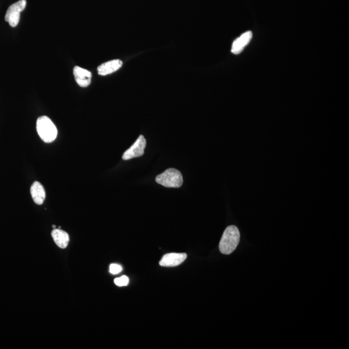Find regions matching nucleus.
I'll return each mask as SVG.
<instances>
[{"instance_id":"obj_9","label":"nucleus","mask_w":349,"mask_h":349,"mask_svg":"<svg viewBox=\"0 0 349 349\" xmlns=\"http://www.w3.org/2000/svg\"><path fill=\"white\" fill-rule=\"evenodd\" d=\"M122 64L123 63L120 60H113L105 62L98 67V73L102 76L113 73L122 67Z\"/></svg>"},{"instance_id":"obj_5","label":"nucleus","mask_w":349,"mask_h":349,"mask_svg":"<svg viewBox=\"0 0 349 349\" xmlns=\"http://www.w3.org/2000/svg\"><path fill=\"white\" fill-rule=\"evenodd\" d=\"M145 146H146V140L144 137L139 136L136 142L124 153L122 159L127 161L134 158L141 157L144 155Z\"/></svg>"},{"instance_id":"obj_4","label":"nucleus","mask_w":349,"mask_h":349,"mask_svg":"<svg viewBox=\"0 0 349 349\" xmlns=\"http://www.w3.org/2000/svg\"><path fill=\"white\" fill-rule=\"evenodd\" d=\"M27 5L26 0H20L12 4L6 12L5 20L10 26L15 28L19 23L20 12L25 9Z\"/></svg>"},{"instance_id":"obj_10","label":"nucleus","mask_w":349,"mask_h":349,"mask_svg":"<svg viewBox=\"0 0 349 349\" xmlns=\"http://www.w3.org/2000/svg\"><path fill=\"white\" fill-rule=\"evenodd\" d=\"M31 197L36 205H41L45 199V191L42 184L38 181L35 182L31 188Z\"/></svg>"},{"instance_id":"obj_11","label":"nucleus","mask_w":349,"mask_h":349,"mask_svg":"<svg viewBox=\"0 0 349 349\" xmlns=\"http://www.w3.org/2000/svg\"><path fill=\"white\" fill-rule=\"evenodd\" d=\"M54 242L60 248H67L70 242V236L67 232L60 229H54L51 232Z\"/></svg>"},{"instance_id":"obj_13","label":"nucleus","mask_w":349,"mask_h":349,"mask_svg":"<svg viewBox=\"0 0 349 349\" xmlns=\"http://www.w3.org/2000/svg\"><path fill=\"white\" fill-rule=\"evenodd\" d=\"M122 271V266L118 265V264H111L109 267V272L110 273L115 275V274H118L120 273Z\"/></svg>"},{"instance_id":"obj_14","label":"nucleus","mask_w":349,"mask_h":349,"mask_svg":"<svg viewBox=\"0 0 349 349\" xmlns=\"http://www.w3.org/2000/svg\"><path fill=\"white\" fill-rule=\"evenodd\" d=\"M53 228H54V229H55V228H56V226H55V225H53Z\"/></svg>"},{"instance_id":"obj_8","label":"nucleus","mask_w":349,"mask_h":349,"mask_svg":"<svg viewBox=\"0 0 349 349\" xmlns=\"http://www.w3.org/2000/svg\"><path fill=\"white\" fill-rule=\"evenodd\" d=\"M252 38V33L251 31H247L243 34L242 36L237 38L233 42L232 47V53L235 55H239L242 53L244 47L248 44L251 39Z\"/></svg>"},{"instance_id":"obj_3","label":"nucleus","mask_w":349,"mask_h":349,"mask_svg":"<svg viewBox=\"0 0 349 349\" xmlns=\"http://www.w3.org/2000/svg\"><path fill=\"white\" fill-rule=\"evenodd\" d=\"M155 180L158 184L167 188H180L183 183L181 173L174 168H170L158 174Z\"/></svg>"},{"instance_id":"obj_7","label":"nucleus","mask_w":349,"mask_h":349,"mask_svg":"<svg viewBox=\"0 0 349 349\" xmlns=\"http://www.w3.org/2000/svg\"><path fill=\"white\" fill-rule=\"evenodd\" d=\"M73 74L76 83L80 87H86L91 84L92 74L86 69L76 66L74 68Z\"/></svg>"},{"instance_id":"obj_1","label":"nucleus","mask_w":349,"mask_h":349,"mask_svg":"<svg viewBox=\"0 0 349 349\" xmlns=\"http://www.w3.org/2000/svg\"><path fill=\"white\" fill-rule=\"evenodd\" d=\"M240 241V232L236 226L226 228L219 243V250L222 253L229 255L236 250Z\"/></svg>"},{"instance_id":"obj_6","label":"nucleus","mask_w":349,"mask_h":349,"mask_svg":"<svg viewBox=\"0 0 349 349\" xmlns=\"http://www.w3.org/2000/svg\"><path fill=\"white\" fill-rule=\"evenodd\" d=\"M187 258L186 253H170L164 255L159 265L165 267H174L180 265Z\"/></svg>"},{"instance_id":"obj_2","label":"nucleus","mask_w":349,"mask_h":349,"mask_svg":"<svg viewBox=\"0 0 349 349\" xmlns=\"http://www.w3.org/2000/svg\"><path fill=\"white\" fill-rule=\"evenodd\" d=\"M37 132L41 140L51 143L57 139L58 131L52 120L46 116H40L37 120Z\"/></svg>"},{"instance_id":"obj_12","label":"nucleus","mask_w":349,"mask_h":349,"mask_svg":"<svg viewBox=\"0 0 349 349\" xmlns=\"http://www.w3.org/2000/svg\"><path fill=\"white\" fill-rule=\"evenodd\" d=\"M129 278L126 276H122V277L116 278L115 279V283L118 286H124L128 285L129 283Z\"/></svg>"}]
</instances>
